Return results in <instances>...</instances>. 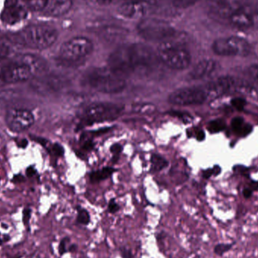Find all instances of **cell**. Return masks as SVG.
<instances>
[{"label": "cell", "mask_w": 258, "mask_h": 258, "mask_svg": "<svg viewBox=\"0 0 258 258\" xmlns=\"http://www.w3.org/2000/svg\"><path fill=\"white\" fill-rule=\"evenodd\" d=\"M255 51H256V54H257V55L258 56V45L257 46V48H256Z\"/></svg>", "instance_id": "7bdbcfd3"}, {"label": "cell", "mask_w": 258, "mask_h": 258, "mask_svg": "<svg viewBox=\"0 0 258 258\" xmlns=\"http://www.w3.org/2000/svg\"><path fill=\"white\" fill-rule=\"evenodd\" d=\"M233 244H218L215 245L214 248V252L218 256H223L225 253L228 252L229 251L233 248Z\"/></svg>", "instance_id": "484cf974"}, {"label": "cell", "mask_w": 258, "mask_h": 258, "mask_svg": "<svg viewBox=\"0 0 258 258\" xmlns=\"http://www.w3.org/2000/svg\"><path fill=\"white\" fill-rule=\"evenodd\" d=\"M73 0H47L43 11L51 17H60L71 10Z\"/></svg>", "instance_id": "ac0fdd59"}, {"label": "cell", "mask_w": 258, "mask_h": 258, "mask_svg": "<svg viewBox=\"0 0 258 258\" xmlns=\"http://www.w3.org/2000/svg\"><path fill=\"white\" fill-rule=\"evenodd\" d=\"M6 125L12 132H21L30 128L34 124L33 113L27 109L12 108L6 115Z\"/></svg>", "instance_id": "4fadbf2b"}, {"label": "cell", "mask_w": 258, "mask_h": 258, "mask_svg": "<svg viewBox=\"0 0 258 258\" xmlns=\"http://www.w3.org/2000/svg\"><path fill=\"white\" fill-rule=\"evenodd\" d=\"M30 209H25L24 211V222L26 224L28 222L29 219L30 218Z\"/></svg>", "instance_id": "d590c367"}, {"label": "cell", "mask_w": 258, "mask_h": 258, "mask_svg": "<svg viewBox=\"0 0 258 258\" xmlns=\"http://www.w3.org/2000/svg\"><path fill=\"white\" fill-rule=\"evenodd\" d=\"M174 36L160 42L157 50V56L160 62L167 68L174 71L186 69L191 63V54L183 41Z\"/></svg>", "instance_id": "3957f363"}, {"label": "cell", "mask_w": 258, "mask_h": 258, "mask_svg": "<svg viewBox=\"0 0 258 258\" xmlns=\"http://www.w3.org/2000/svg\"><path fill=\"white\" fill-rule=\"evenodd\" d=\"M228 22L240 30H258V3L249 0L243 2Z\"/></svg>", "instance_id": "9c48e42d"}, {"label": "cell", "mask_w": 258, "mask_h": 258, "mask_svg": "<svg viewBox=\"0 0 258 258\" xmlns=\"http://www.w3.org/2000/svg\"><path fill=\"white\" fill-rule=\"evenodd\" d=\"M157 54L144 44L119 47L108 58V68L123 77L132 74L148 76L156 69Z\"/></svg>", "instance_id": "6da1fadb"}, {"label": "cell", "mask_w": 258, "mask_h": 258, "mask_svg": "<svg viewBox=\"0 0 258 258\" xmlns=\"http://www.w3.org/2000/svg\"><path fill=\"white\" fill-rule=\"evenodd\" d=\"M208 96L203 87H186L177 89L168 97V101L173 105L192 106L203 104Z\"/></svg>", "instance_id": "8fae6325"}, {"label": "cell", "mask_w": 258, "mask_h": 258, "mask_svg": "<svg viewBox=\"0 0 258 258\" xmlns=\"http://www.w3.org/2000/svg\"><path fill=\"white\" fill-rule=\"evenodd\" d=\"M243 196L245 199L251 198L252 196V190L251 189H245L243 190Z\"/></svg>", "instance_id": "74e56055"}, {"label": "cell", "mask_w": 258, "mask_h": 258, "mask_svg": "<svg viewBox=\"0 0 258 258\" xmlns=\"http://www.w3.org/2000/svg\"><path fill=\"white\" fill-rule=\"evenodd\" d=\"M53 151L55 153L57 156H61L63 153V150L61 146L58 145V144H55V145L53 147Z\"/></svg>", "instance_id": "836d02e7"}, {"label": "cell", "mask_w": 258, "mask_h": 258, "mask_svg": "<svg viewBox=\"0 0 258 258\" xmlns=\"http://www.w3.org/2000/svg\"><path fill=\"white\" fill-rule=\"evenodd\" d=\"M245 1H248V0H245Z\"/></svg>", "instance_id": "f6af8a7d"}, {"label": "cell", "mask_w": 258, "mask_h": 258, "mask_svg": "<svg viewBox=\"0 0 258 258\" xmlns=\"http://www.w3.org/2000/svg\"><path fill=\"white\" fill-rule=\"evenodd\" d=\"M231 126L235 133L240 136H246L252 132V126L249 124L245 123L244 119L239 116L232 120Z\"/></svg>", "instance_id": "ffe728a7"}, {"label": "cell", "mask_w": 258, "mask_h": 258, "mask_svg": "<svg viewBox=\"0 0 258 258\" xmlns=\"http://www.w3.org/2000/svg\"><path fill=\"white\" fill-rule=\"evenodd\" d=\"M58 33L54 27L47 24H32L17 34L18 44L32 48L43 50L49 48L57 40Z\"/></svg>", "instance_id": "5b68a950"}, {"label": "cell", "mask_w": 258, "mask_h": 258, "mask_svg": "<svg viewBox=\"0 0 258 258\" xmlns=\"http://www.w3.org/2000/svg\"><path fill=\"white\" fill-rule=\"evenodd\" d=\"M27 11L20 0H9L2 12V20L6 24L13 25L26 18Z\"/></svg>", "instance_id": "2e32d148"}, {"label": "cell", "mask_w": 258, "mask_h": 258, "mask_svg": "<svg viewBox=\"0 0 258 258\" xmlns=\"http://www.w3.org/2000/svg\"><path fill=\"white\" fill-rule=\"evenodd\" d=\"M121 150H122V147L119 144H115L111 147V151L113 154H119Z\"/></svg>", "instance_id": "e575fe53"}, {"label": "cell", "mask_w": 258, "mask_h": 258, "mask_svg": "<svg viewBox=\"0 0 258 258\" xmlns=\"http://www.w3.org/2000/svg\"><path fill=\"white\" fill-rule=\"evenodd\" d=\"M77 245H75V244H73V245H71V246H70L69 251H71V252H74V251L77 250Z\"/></svg>", "instance_id": "b9f144b4"}, {"label": "cell", "mask_w": 258, "mask_h": 258, "mask_svg": "<svg viewBox=\"0 0 258 258\" xmlns=\"http://www.w3.org/2000/svg\"><path fill=\"white\" fill-rule=\"evenodd\" d=\"M2 242H2V240H1V239H0V245H1V244H2Z\"/></svg>", "instance_id": "ee69618b"}, {"label": "cell", "mask_w": 258, "mask_h": 258, "mask_svg": "<svg viewBox=\"0 0 258 258\" xmlns=\"http://www.w3.org/2000/svg\"><path fill=\"white\" fill-rule=\"evenodd\" d=\"M251 49V45L246 39L236 36L220 38L212 45L214 52L217 55L224 57L246 56Z\"/></svg>", "instance_id": "ba28073f"}, {"label": "cell", "mask_w": 258, "mask_h": 258, "mask_svg": "<svg viewBox=\"0 0 258 258\" xmlns=\"http://www.w3.org/2000/svg\"><path fill=\"white\" fill-rule=\"evenodd\" d=\"M248 75L254 81L258 83V65H253L248 68Z\"/></svg>", "instance_id": "f1b7e54d"}, {"label": "cell", "mask_w": 258, "mask_h": 258, "mask_svg": "<svg viewBox=\"0 0 258 258\" xmlns=\"http://www.w3.org/2000/svg\"><path fill=\"white\" fill-rule=\"evenodd\" d=\"M95 1L100 3V4H109V3H112L114 0H95Z\"/></svg>", "instance_id": "60d3db41"}, {"label": "cell", "mask_w": 258, "mask_h": 258, "mask_svg": "<svg viewBox=\"0 0 258 258\" xmlns=\"http://www.w3.org/2000/svg\"><path fill=\"white\" fill-rule=\"evenodd\" d=\"M151 165L153 171H159L166 167L167 162L162 156L159 155H153L151 158Z\"/></svg>", "instance_id": "603a6c76"}, {"label": "cell", "mask_w": 258, "mask_h": 258, "mask_svg": "<svg viewBox=\"0 0 258 258\" xmlns=\"http://www.w3.org/2000/svg\"><path fill=\"white\" fill-rule=\"evenodd\" d=\"M77 211H78V215H77V222L82 225H88L91 221L89 212L81 207L77 208Z\"/></svg>", "instance_id": "cb8c5ba5"}, {"label": "cell", "mask_w": 258, "mask_h": 258, "mask_svg": "<svg viewBox=\"0 0 258 258\" xmlns=\"http://www.w3.org/2000/svg\"><path fill=\"white\" fill-rule=\"evenodd\" d=\"M138 33L146 40L162 42L176 34L168 23L153 18H144L138 24Z\"/></svg>", "instance_id": "52a82bcc"}, {"label": "cell", "mask_w": 258, "mask_h": 258, "mask_svg": "<svg viewBox=\"0 0 258 258\" xmlns=\"http://www.w3.org/2000/svg\"><path fill=\"white\" fill-rule=\"evenodd\" d=\"M172 4L175 7L180 8V9H185V8L192 6L195 4L198 0H171Z\"/></svg>", "instance_id": "4316f807"}, {"label": "cell", "mask_w": 258, "mask_h": 258, "mask_svg": "<svg viewBox=\"0 0 258 258\" xmlns=\"http://www.w3.org/2000/svg\"><path fill=\"white\" fill-rule=\"evenodd\" d=\"M22 4L25 6L27 10L37 12V11H43L47 0H20Z\"/></svg>", "instance_id": "44dd1931"}, {"label": "cell", "mask_w": 258, "mask_h": 258, "mask_svg": "<svg viewBox=\"0 0 258 258\" xmlns=\"http://www.w3.org/2000/svg\"><path fill=\"white\" fill-rule=\"evenodd\" d=\"M206 138V135H205L204 132L203 131L200 130L197 133V138L198 141H203V140Z\"/></svg>", "instance_id": "8d00e7d4"}, {"label": "cell", "mask_w": 258, "mask_h": 258, "mask_svg": "<svg viewBox=\"0 0 258 258\" xmlns=\"http://www.w3.org/2000/svg\"><path fill=\"white\" fill-rule=\"evenodd\" d=\"M213 175V171L212 169H208L206 171H205L203 172V177H206V178H209L211 176Z\"/></svg>", "instance_id": "f35d334b"}, {"label": "cell", "mask_w": 258, "mask_h": 258, "mask_svg": "<svg viewBox=\"0 0 258 258\" xmlns=\"http://www.w3.org/2000/svg\"><path fill=\"white\" fill-rule=\"evenodd\" d=\"M120 254L122 257L123 258H133L134 256L132 254V251L129 248H127L126 247H122L120 248Z\"/></svg>", "instance_id": "d6a6232c"}, {"label": "cell", "mask_w": 258, "mask_h": 258, "mask_svg": "<svg viewBox=\"0 0 258 258\" xmlns=\"http://www.w3.org/2000/svg\"><path fill=\"white\" fill-rule=\"evenodd\" d=\"M46 62L31 54H20L11 60L0 63V87L23 83L47 71Z\"/></svg>", "instance_id": "7a4b0ae2"}, {"label": "cell", "mask_w": 258, "mask_h": 258, "mask_svg": "<svg viewBox=\"0 0 258 258\" xmlns=\"http://www.w3.org/2000/svg\"><path fill=\"white\" fill-rule=\"evenodd\" d=\"M151 0H123L119 8L121 15L131 19L145 18L153 8Z\"/></svg>", "instance_id": "9a60e30c"}, {"label": "cell", "mask_w": 258, "mask_h": 258, "mask_svg": "<svg viewBox=\"0 0 258 258\" xmlns=\"http://www.w3.org/2000/svg\"><path fill=\"white\" fill-rule=\"evenodd\" d=\"M208 96V99L218 98L233 90L241 91L246 89L243 85H239L236 79L232 77H223L209 82L202 86Z\"/></svg>", "instance_id": "7c38bea8"}, {"label": "cell", "mask_w": 258, "mask_h": 258, "mask_svg": "<svg viewBox=\"0 0 258 258\" xmlns=\"http://www.w3.org/2000/svg\"><path fill=\"white\" fill-rule=\"evenodd\" d=\"M84 82L90 89L103 94H118L127 86L125 77L110 68L90 70L85 76Z\"/></svg>", "instance_id": "277c9868"}, {"label": "cell", "mask_w": 258, "mask_h": 258, "mask_svg": "<svg viewBox=\"0 0 258 258\" xmlns=\"http://www.w3.org/2000/svg\"><path fill=\"white\" fill-rule=\"evenodd\" d=\"M92 41L84 36H76L65 42L59 51V58L67 64L75 65L87 58L93 51Z\"/></svg>", "instance_id": "8992f818"}, {"label": "cell", "mask_w": 258, "mask_h": 258, "mask_svg": "<svg viewBox=\"0 0 258 258\" xmlns=\"http://www.w3.org/2000/svg\"><path fill=\"white\" fill-rule=\"evenodd\" d=\"M231 104L236 110L241 111L245 108V105H246V101L242 98H233L231 100Z\"/></svg>", "instance_id": "83f0119b"}, {"label": "cell", "mask_w": 258, "mask_h": 258, "mask_svg": "<svg viewBox=\"0 0 258 258\" xmlns=\"http://www.w3.org/2000/svg\"><path fill=\"white\" fill-rule=\"evenodd\" d=\"M218 63L212 59L200 60L188 74L190 80H200L212 75L217 69Z\"/></svg>", "instance_id": "e0dca14e"}, {"label": "cell", "mask_w": 258, "mask_h": 258, "mask_svg": "<svg viewBox=\"0 0 258 258\" xmlns=\"http://www.w3.org/2000/svg\"><path fill=\"white\" fill-rule=\"evenodd\" d=\"M245 0H206L208 11L218 21H229Z\"/></svg>", "instance_id": "5bb4252c"}, {"label": "cell", "mask_w": 258, "mask_h": 258, "mask_svg": "<svg viewBox=\"0 0 258 258\" xmlns=\"http://www.w3.org/2000/svg\"><path fill=\"white\" fill-rule=\"evenodd\" d=\"M70 240L71 239L68 237L64 238V239H62L61 242H60V245H59V253H60V255H63V254L68 251L66 248L67 244L69 243Z\"/></svg>", "instance_id": "4dcf8cb0"}, {"label": "cell", "mask_w": 258, "mask_h": 258, "mask_svg": "<svg viewBox=\"0 0 258 258\" xmlns=\"http://www.w3.org/2000/svg\"><path fill=\"white\" fill-rule=\"evenodd\" d=\"M123 109L122 106L113 103H94L86 107L83 112V117L89 122L114 120L121 116Z\"/></svg>", "instance_id": "30bf717a"}, {"label": "cell", "mask_w": 258, "mask_h": 258, "mask_svg": "<svg viewBox=\"0 0 258 258\" xmlns=\"http://www.w3.org/2000/svg\"><path fill=\"white\" fill-rule=\"evenodd\" d=\"M226 128L225 122L221 119H215L209 122L208 129L212 133H218Z\"/></svg>", "instance_id": "d4e9b609"}, {"label": "cell", "mask_w": 258, "mask_h": 258, "mask_svg": "<svg viewBox=\"0 0 258 258\" xmlns=\"http://www.w3.org/2000/svg\"><path fill=\"white\" fill-rule=\"evenodd\" d=\"M9 54V48L4 44L0 43V63L6 60Z\"/></svg>", "instance_id": "f546056e"}, {"label": "cell", "mask_w": 258, "mask_h": 258, "mask_svg": "<svg viewBox=\"0 0 258 258\" xmlns=\"http://www.w3.org/2000/svg\"><path fill=\"white\" fill-rule=\"evenodd\" d=\"M120 207H119V205L116 203L115 200H111L109 203L108 205V211L110 213L115 214L119 210Z\"/></svg>", "instance_id": "1f68e13d"}, {"label": "cell", "mask_w": 258, "mask_h": 258, "mask_svg": "<svg viewBox=\"0 0 258 258\" xmlns=\"http://www.w3.org/2000/svg\"><path fill=\"white\" fill-rule=\"evenodd\" d=\"M212 171H213V175H218V174L221 173V169L218 165H216L212 168Z\"/></svg>", "instance_id": "ab89813d"}, {"label": "cell", "mask_w": 258, "mask_h": 258, "mask_svg": "<svg viewBox=\"0 0 258 258\" xmlns=\"http://www.w3.org/2000/svg\"><path fill=\"white\" fill-rule=\"evenodd\" d=\"M113 173V168H103V169L99 170V171L92 172L90 176L91 180H92V182H94V183L101 181V180L108 178V177H110Z\"/></svg>", "instance_id": "7402d4cb"}, {"label": "cell", "mask_w": 258, "mask_h": 258, "mask_svg": "<svg viewBox=\"0 0 258 258\" xmlns=\"http://www.w3.org/2000/svg\"><path fill=\"white\" fill-rule=\"evenodd\" d=\"M98 33L103 39L112 42L123 39L125 36V29L112 24L102 26L98 30Z\"/></svg>", "instance_id": "d6986e66"}]
</instances>
